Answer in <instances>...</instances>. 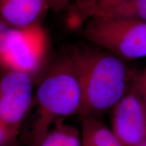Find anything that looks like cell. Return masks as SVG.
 Masks as SVG:
<instances>
[{
  "instance_id": "1",
  "label": "cell",
  "mask_w": 146,
  "mask_h": 146,
  "mask_svg": "<svg viewBox=\"0 0 146 146\" xmlns=\"http://www.w3.org/2000/svg\"><path fill=\"white\" fill-rule=\"evenodd\" d=\"M70 56L81 90L80 116L99 118L112 110L138 74L127 61L94 44L76 47Z\"/></svg>"
},
{
  "instance_id": "2",
  "label": "cell",
  "mask_w": 146,
  "mask_h": 146,
  "mask_svg": "<svg viewBox=\"0 0 146 146\" xmlns=\"http://www.w3.org/2000/svg\"><path fill=\"white\" fill-rule=\"evenodd\" d=\"M35 100L36 118L27 146H39L52 124L79 112L81 90L70 54L49 69L36 89Z\"/></svg>"
},
{
  "instance_id": "3",
  "label": "cell",
  "mask_w": 146,
  "mask_h": 146,
  "mask_svg": "<svg viewBox=\"0 0 146 146\" xmlns=\"http://www.w3.org/2000/svg\"><path fill=\"white\" fill-rule=\"evenodd\" d=\"M81 31L91 44L126 61L146 58V23L98 16L88 20Z\"/></svg>"
},
{
  "instance_id": "4",
  "label": "cell",
  "mask_w": 146,
  "mask_h": 146,
  "mask_svg": "<svg viewBox=\"0 0 146 146\" xmlns=\"http://www.w3.org/2000/svg\"><path fill=\"white\" fill-rule=\"evenodd\" d=\"M47 41L46 34L39 23L25 28H12L6 50L0 59V67L33 76L44 61Z\"/></svg>"
},
{
  "instance_id": "5",
  "label": "cell",
  "mask_w": 146,
  "mask_h": 146,
  "mask_svg": "<svg viewBox=\"0 0 146 146\" xmlns=\"http://www.w3.org/2000/svg\"><path fill=\"white\" fill-rule=\"evenodd\" d=\"M33 101L31 76L14 70L0 74V119L17 138Z\"/></svg>"
},
{
  "instance_id": "6",
  "label": "cell",
  "mask_w": 146,
  "mask_h": 146,
  "mask_svg": "<svg viewBox=\"0 0 146 146\" xmlns=\"http://www.w3.org/2000/svg\"><path fill=\"white\" fill-rule=\"evenodd\" d=\"M133 82L111 110L112 130L124 146H135L146 141V105Z\"/></svg>"
},
{
  "instance_id": "7",
  "label": "cell",
  "mask_w": 146,
  "mask_h": 146,
  "mask_svg": "<svg viewBox=\"0 0 146 146\" xmlns=\"http://www.w3.org/2000/svg\"><path fill=\"white\" fill-rule=\"evenodd\" d=\"M48 10L45 0H0V20L12 28L38 24Z\"/></svg>"
},
{
  "instance_id": "8",
  "label": "cell",
  "mask_w": 146,
  "mask_h": 146,
  "mask_svg": "<svg viewBox=\"0 0 146 146\" xmlns=\"http://www.w3.org/2000/svg\"><path fill=\"white\" fill-rule=\"evenodd\" d=\"M124 0H75L66 11V22L72 29L81 28L88 20L104 16Z\"/></svg>"
},
{
  "instance_id": "9",
  "label": "cell",
  "mask_w": 146,
  "mask_h": 146,
  "mask_svg": "<svg viewBox=\"0 0 146 146\" xmlns=\"http://www.w3.org/2000/svg\"><path fill=\"white\" fill-rule=\"evenodd\" d=\"M82 146H124L100 118L80 116Z\"/></svg>"
},
{
  "instance_id": "10",
  "label": "cell",
  "mask_w": 146,
  "mask_h": 146,
  "mask_svg": "<svg viewBox=\"0 0 146 146\" xmlns=\"http://www.w3.org/2000/svg\"><path fill=\"white\" fill-rule=\"evenodd\" d=\"M39 146H82L81 135L76 128L61 119L55 123Z\"/></svg>"
},
{
  "instance_id": "11",
  "label": "cell",
  "mask_w": 146,
  "mask_h": 146,
  "mask_svg": "<svg viewBox=\"0 0 146 146\" xmlns=\"http://www.w3.org/2000/svg\"><path fill=\"white\" fill-rule=\"evenodd\" d=\"M104 16L146 23V0H124Z\"/></svg>"
},
{
  "instance_id": "12",
  "label": "cell",
  "mask_w": 146,
  "mask_h": 146,
  "mask_svg": "<svg viewBox=\"0 0 146 146\" xmlns=\"http://www.w3.org/2000/svg\"><path fill=\"white\" fill-rule=\"evenodd\" d=\"M133 83L146 105V65L141 72H138Z\"/></svg>"
},
{
  "instance_id": "13",
  "label": "cell",
  "mask_w": 146,
  "mask_h": 146,
  "mask_svg": "<svg viewBox=\"0 0 146 146\" xmlns=\"http://www.w3.org/2000/svg\"><path fill=\"white\" fill-rule=\"evenodd\" d=\"M75 0H45L49 10L54 12H60L68 10Z\"/></svg>"
},
{
  "instance_id": "14",
  "label": "cell",
  "mask_w": 146,
  "mask_h": 146,
  "mask_svg": "<svg viewBox=\"0 0 146 146\" xmlns=\"http://www.w3.org/2000/svg\"><path fill=\"white\" fill-rule=\"evenodd\" d=\"M12 27L0 20V59L6 50L9 35Z\"/></svg>"
},
{
  "instance_id": "15",
  "label": "cell",
  "mask_w": 146,
  "mask_h": 146,
  "mask_svg": "<svg viewBox=\"0 0 146 146\" xmlns=\"http://www.w3.org/2000/svg\"><path fill=\"white\" fill-rule=\"evenodd\" d=\"M14 139L17 138H14L12 137L8 129L0 119V145L7 143V142Z\"/></svg>"
},
{
  "instance_id": "16",
  "label": "cell",
  "mask_w": 146,
  "mask_h": 146,
  "mask_svg": "<svg viewBox=\"0 0 146 146\" xmlns=\"http://www.w3.org/2000/svg\"><path fill=\"white\" fill-rule=\"evenodd\" d=\"M0 146H20V145L17 141V139H14L11 140L7 143L1 144Z\"/></svg>"
},
{
  "instance_id": "17",
  "label": "cell",
  "mask_w": 146,
  "mask_h": 146,
  "mask_svg": "<svg viewBox=\"0 0 146 146\" xmlns=\"http://www.w3.org/2000/svg\"><path fill=\"white\" fill-rule=\"evenodd\" d=\"M135 146H146V141L142 142V143L138 144V145H137Z\"/></svg>"
}]
</instances>
